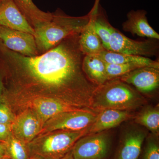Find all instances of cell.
Here are the masks:
<instances>
[{
    "instance_id": "obj_21",
    "label": "cell",
    "mask_w": 159,
    "mask_h": 159,
    "mask_svg": "<svg viewBox=\"0 0 159 159\" xmlns=\"http://www.w3.org/2000/svg\"><path fill=\"white\" fill-rule=\"evenodd\" d=\"M4 142L7 156L10 159H29L30 157L27 144L12 134Z\"/></svg>"
},
{
    "instance_id": "obj_12",
    "label": "cell",
    "mask_w": 159,
    "mask_h": 159,
    "mask_svg": "<svg viewBox=\"0 0 159 159\" xmlns=\"http://www.w3.org/2000/svg\"><path fill=\"white\" fill-rule=\"evenodd\" d=\"M32 110L37 115L43 125L57 114L81 109L69 105L57 98L46 97L35 98L32 102Z\"/></svg>"
},
{
    "instance_id": "obj_24",
    "label": "cell",
    "mask_w": 159,
    "mask_h": 159,
    "mask_svg": "<svg viewBox=\"0 0 159 159\" xmlns=\"http://www.w3.org/2000/svg\"><path fill=\"white\" fill-rule=\"evenodd\" d=\"M15 117L8 106L0 102V123L11 125Z\"/></svg>"
},
{
    "instance_id": "obj_1",
    "label": "cell",
    "mask_w": 159,
    "mask_h": 159,
    "mask_svg": "<svg viewBox=\"0 0 159 159\" xmlns=\"http://www.w3.org/2000/svg\"><path fill=\"white\" fill-rule=\"evenodd\" d=\"M79 34L67 37L45 53L33 57L11 51L0 41L1 59L11 74L14 88L51 91L69 105L90 109L97 86L83 70L84 55L80 48Z\"/></svg>"
},
{
    "instance_id": "obj_30",
    "label": "cell",
    "mask_w": 159,
    "mask_h": 159,
    "mask_svg": "<svg viewBox=\"0 0 159 159\" xmlns=\"http://www.w3.org/2000/svg\"><path fill=\"white\" fill-rule=\"evenodd\" d=\"M0 159H10L8 157H6L0 158Z\"/></svg>"
},
{
    "instance_id": "obj_22",
    "label": "cell",
    "mask_w": 159,
    "mask_h": 159,
    "mask_svg": "<svg viewBox=\"0 0 159 159\" xmlns=\"http://www.w3.org/2000/svg\"><path fill=\"white\" fill-rule=\"evenodd\" d=\"M140 67H142L131 64H110L106 63V73L107 80L119 78L135 69Z\"/></svg>"
},
{
    "instance_id": "obj_23",
    "label": "cell",
    "mask_w": 159,
    "mask_h": 159,
    "mask_svg": "<svg viewBox=\"0 0 159 159\" xmlns=\"http://www.w3.org/2000/svg\"><path fill=\"white\" fill-rule=\"evenodd\" d=\"M143 159H159V145L153 140L148 141Z\"/></svg>"
},
{
    "instance_id": "obj_6",
    "label": "cell",
    "mask_w": 159,
    "mask_h": 159,
    "mask_svg": "<svg viewBox=\"0 0 159 159\" xmlns=\"http://www.w3.org/2000/svg\"><path fill=\"white\" fill-rule=\"evenodd\" d=\"M110 138L104 131L81 137L71 149L72 159H104L110 147Z\"/></svg>"
},
{
    "instance_id": "obj_9",
    "label": "cell",
    "mask_w": 159,
    "mask_h": 159,
    "mask_svg": "<svg viewBox=\"0 0 159 159\" xmlns=\"http://www.w3.org/2000/svg\"><path fill=\"white\" fill-rule=\"evenodd\" d=\"M43 124L32 110L27 109L15 117L11 125L12 134L27 144L38 135Z\"/></svg>"
},
{
    "instance_id": "obj_3",
    "label": "cell",
    "mask_w": 159,
    "mask_h": 159,
    "mask_svg": "<svg viewBox=\"0 0 159 159\" xmlns=\"http://www.w3.org/2000/svg\"><path fill=\"white\" fill-rule=\"evenodd\" d=\"M144 98L119 78L98 86L91 99L90 109L99 113L107 109L130 111L144 103Z\"/></svg>"
},
{
    "instance_id": "obj_25",
    "label": "cell",
    "mask_w": 159,
    "mask_h": 159,
    "mask_svg": "<svg viewBox=\"0 0 159 159\" xmlns=\"http://www.w3.org/2000/svg\"><path fill=\"white\" fill-rule=\"evenodd\" d=\"M11 134V125L0 123V142H5Z\"/></svg>"
},
{
    "instance_id": "obj_17",
    "label": "cell",
    "mask_w": 159,
    "mask_h": 159,
    "mask_svg": "<svg viewBox=\"0 0 159 159\" xmlns=\"http://www.w3.org/2000/svg\"><path fill=\"white\" fill-rule=\"evenodd\" d=\"M96 55L107 63L131 64L141 67H152L159 69L158 61L143 56L120 54L106 50Z\"/></svg>"
},
{
    "instance_id": "obj_29",
    "label": "cell",
    "mask_w": 159,
    "mask_h": 159,
    "mask_svg": "<svg viewBox=\"0 0 159 159\" xmlns=\"http://www.w3.org/2000/svg\"><path fill=\"white\" fill-rule=\"evenodd\" d=\"M29 159H43L40 158L38 157H31Z\"/></svg>"
},
{
    "instance_id": "obj_19",
    "label": "cell",
    "mask_w": 159,
    "mask_h": 159,
    "mask_svg": "<svg viewBox=\"0 0 159 159\" xmlns=\"http://www.w3.org/2000/svg\"><path fill=\"white\" fill-rule=\"evenodd\" d=\"M18 8L33 29L43 23L50 21L53 13L40 10L32 0H13Z\"/></svg>"
},
{
    "instance_id": "obj_16",
    "label": "cell",
    "mask_w": 159,
    "mask_h": 159,
    "mask_svg": "<svg viewBox=\"0 0 159 159\" xmlns=\"http://www.w3.org/2000/svg\"><path fill=\"white\" fill-rule=\"evenodd\" d=\"M146 134L143 131L132 130L126 134L116 159H138Z\"/></svg>"
},
{
    "instance_id": "obj_15",
    "label": "cell",
    "mask_w": 159,
    "mask_h": 159,
    "mask_svg": "<svg viewBox=\"0 0 159 159\" xmlns=\"http://www.w3.org/2000/svg\"><path fill=\"white\" fill-rule=\"evenodd\" d=\"M89 20L79 34L80 51L84 55H97L105 50L94 28V10L89 12Z\"/></svg>"
},
{
    "instance_id": "obj_18",
    "label": "cell",
    "mask_w": 159,
    "mask_h": 159,
    "mask_svg": "<svg viewBox=\"0 0 159 159\" xmlns=\"http://www.w3.org/2000/svg\"><path fill=\"white\" fill-rule=\"evenodd\" d=\"M82 69L87 78L97 86L101 85L107 80L106 63L97 55H84Z\"/></svg>"
},
{
    "instance_id": "obj_13",
    "label": "cell",
    "mask_w": 159,
    "mask_h": 159,
    "mask_svg": "<svg viewBox=\"0 0 159 159\" xmlns=\"http://www.w3.org/2000/svg\"><path fill=\"white\" fill-rule=\"evenodd\" d=\"M145 10H132L127 14V19L122 24V29L132 35L142 37L159 39V34L148 22Z\"/></svg>"
},
{
    "instance_id": "obj_26",
    "label": "cell",
    "mask_w": 159,
    "mask_h": 159,
    "mask_svg": "<svg viewBox=\"0 0 159 159\" xmlns=\"http://www.w3.org/2000/svg\"><path fill=\"white\" fill-rule=\"evenodd\" d=\"M8 157L5 142H0V158Z\"/></svg>"
},
{
    "instance_id": "obj_27",
    "label": "cell",
    "mask_w": 159,
    "mask_h": 159,
    "mask_svg": "<svg viewBox=\"0 0 159 159\" xmlns=\"http://www.w3.org/2000/svg\"><path fill=\"white\" fill-rule=\"evenodd\" d=\"M3 89H4V86H3L2 80V77H1V75H0V98L2 97Z\"/></svg>"
},
{
    "instance_id": "obj_7",
    "label": "cell",
    "mask_w": 159,
    "mask_h": 159,
    "mask_svg": "<svg viewBox=\"0 0 159 159\" xmlns=\"http://www.w3.org/2000/svg\"><path fill=\"white\" fill-rule=\"evenodd\" d=\"M157 40L149 39L143 41L134 40L114 28L108 51L127 55L150 57L157 53L159 46Z\"/></svg>"
},
{
    "instance_id": "obj_2",
    "label": "cell",
    "mask_w": 159,
    "mask_h": 159,
    "mask_svg": "<svg viewBox=\"0 0 159 159\" xmlns=\"http://www.w3.org/2000/svg\"><path fill=\"white\" fill-rule=\"evenodd\" d=\"M53 13L50 21L34 28V37L39 54L45 53L67 37L80 34L89 20V13L82 16H71L61 10Z\"/></svg>"
},
{
    "instance_id": "obj_8",
    "label": "cell",
    "mask_w": 159,
    "mask_h": 159,
    "mask_svg": "<svg viewBox=\"0 0 159 159\" xmlns=\"http://www.w3.org/2000/svg\"><path fill=\"white\" fill-rule=\"evenodd\" d=\"M0 41L7 48L29 57L39 55L34 35L0 26Z\"/></svg>"
},
{
    "instance_id": "obj_28",
    "label": "cell",
    "mask_w": 159,
    "mask_h": 159,
    "mask_svg": "<svg viewBox=\"0 0 159 159\" xmlns=\"http://www.w3.org/2000/svg\"><path fill=\"white\" fill-rule=\"evenodd\" d=\"M69 153H68L62 159H72L70 155H69Z\"/></svg>"
},
{
    "instance_id": "obj_20",
    "label": "cell",
    "mask_w": 159,
    "mask_h": 159,
    "mask_svg": "<svg viewBox=\"0 0 159 159\" xmlns=\"http://www.w3.org/2000/svg\"><path fill=\"white\" fill-rule=\"evenodd\" d=\"M136 122L145 126L154 134L159 132V110L157 107H149L142 111L137 116Z\"/></svg>"
},
{
    "instance_id": "obj_5",
    "label": "cell",
    "mask_w": 159,
    "mask_h": 159,
    "mask_svg": "<svg viewBox=\"0 0 159 159\" xmlns=\"http://www.w3.org/2000/svg\"><path fill=\"white\" fill-rule=\"evenodd\" d=\"M98 113L89 109H81L57 114L45 122L38 135L56 130H83L89 127Z\"/></svg>"
},
{
    "instance_id": "obj_14",
    "label": "cell",
    "mask_w": 159,
    "mask_h": 159,
    "mask_svg": "<svg viewBox=\"0 0 159 159\" xmlns=\"http://www.w3.org/2000/svg\"><path fill=\"white\" fill-rule=\"evenodd\" d=\"M131 116L130 111L107 109L100 111L89 127L87 134L98 133L114 128Z\"/></svg>"
},
{
    "instance_id": "obj_4",
    "label": "cell",
    "mask_w": 159,
    "mask_h": 159,
    "mask_svg": "<svg viewBox=\"0 0 159 159\" xmlns=\"http://www.w3.org/2000/svg\"><path fill=\"white\" fill-rule=\"evenodd\" d=\"M88 129L56 130L37 136L27 144L30 156L43 159H62L78 139L87 134Z\"/></svg>"
},
{
    "instance_id": "obj_11",
    "label": "cell",
    "mask_w": 159,
    "mask_h": 159,
    "mask_svg": "<svg viewBox=\"0 0 159 159\" xmlns=\"http://www.w3.org/2000/svg\"><path fill=\"white\" fill-rule=\"evenodd\" d=\"M0 26L34 35V29L13 0H0Z\"/></svg>"
},
{
    "instance_id": "obj_10",
    "label": "cell",
    "mask_w": 159,
    "mask_h": 159,
    "mask_svg": "<svg viewBox=\"0 0 159 159\" xmlns=\"http://www.w3.org/2000/svg\"><path fill=\"white\" fill-rule=\"evenodd\" d=\"M123 82L135 87L139 92L150 93L159 85V69L145 66L135 69L119 77Z\"/></svg>"
}]
</instances>
